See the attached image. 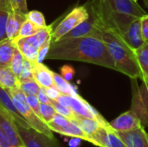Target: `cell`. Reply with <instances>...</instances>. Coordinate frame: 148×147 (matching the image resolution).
Instances as JSON below:
<instances>
[{"label":"cell","mask_w":148,"mask_h":147,"mask_svg":"<svg viewBox=\"0 0 148 147\" xmlns=\"http://www.w3.org/2000/svg\"><path fill=\"white\" fill-rule=\"evenodd\" d=\"M46 58L87 62L118 71L105 42L102 39L92 36L62 39L52 42Z\"/></svg>","instance_id":"1"},{"label":"cell","mask_w":148,"mask_h":147,"mask_svg":"<svg viewBox=\"0 0 148 147\" xmlns=\"http://www.w3.org/2000/svg\"><path fill=\"white\" fill-rule=\"evenodd\" d=\"M101 39L105 42L119 72L127 75L131 79L142 78L134 50L124 42L114 29H104Z\"/></svg>","instance_id":"2"},{"label":"cell","mask_w":148,"mask_h":147,"mask_svg":"<svg viewBox=\"0 0 148 147\" xmlns=\"http://www.w3.org/2000/svg\"><path fill=\"white\" fill-rule=\"evenodd\" d=\"M7 92L10 94L13 103L20 114L23 117L32 129L50 138H54L53 133L48 125L33 111V109L28 104L25 94H23L18 88L8 89Z\"/></svg>","instance_id":"3"},{"label":"cell","mask_w":148,"mask_h":147,"mask_svg":"<svg viewBox=\"0 0 148 147\" xmlns=\"http://www.w3.org/2000/svg\"><path fill=\"white\" fill-rule=\"evenodd\" d=\"M53 31V24L41 28L35 35L13 40L16 48L23 54L24 58L36 62L38 51L41 46L51 36Z\"/></svg>","instance_id":"4"},{"label":"cell","mask_w":148,"mask_h":147,"mask_svg":"<svg viewBox=\"0 0 148 147\" xmlns=\"http://www.w3.org/2000/svg\"><path fill=\"white\" fill-rule=\"evenodd\" d=\"M89 17V11L88 6L82 5L75 7L66 16L58 23V25L52 31V42L62 39L67 33L75 29L76 26L86 21Z\"/></svg>","instance_id":"5"},{"label":"cell","mask_w":148,"mask_h":147,"mask_svg":"<svg viewBox=\"0 0 148 147\" xmlns=\"http://www.w3.org/2000/svg\"><path fill=\"white\" fill-rule=\"evenodd\" d=\"M58 103L62 106L69 107L76 115L84 117V118H91L96 119L103 123L108 122L102 115L93 107L86 100H84L81 95L72 96L67 94H61L56 100Z\"/></svg>","instance_id":"6"},{"label":"cell","mask_w":148,"mask_h":147,"mask_svg":"<svg viewBox=\"0 0 148 147\" xmlns=\"http://www.w3.org/2000/svg\"><path fill=\"white\" fill-rule=\"evenodd\" d=\"M132 80L131 110L139 117L142 126H148V91L145 83L138 85L136 79Z\"/></svg>","instance_id":"7"},{"label":"cell","mask_w":148,"mask_h":147,"mask_svg":"<svg viewBox=\"0 0 148 147\" xmlns=\"http://www.w3.org/2000/svg\"><path fill=\"white\" fill-rule=\"evenodd\" d=\"M19 136L25 147H60L55 138H50L32 128L16 123Z\"/></svg>","instance_id":"8"},{"label":"cell","mask_w":148,"mask_h":147,"mask_svg":"<svg viewBox=\"0 0 148 147\" xmlns=\"http://www.w3.org/2000/svg\"><path fill=\"white\" fill-rule=\"evenodd\" d=\"M90 143L98 147H127L118 133L110 127L109 122L99 128L91 138Z\"/></svg>","instance_id":"9"},{"label":"cell","mask_w":148,"mask_h":147,"mask_svg":"<svg viewBox=\"0 0 148 147\" xmlns=\"http://www.w3.org/2000/svg\"><path fill=\"white\" fill-rule=\"evenodd\" d=\"M110 127L116 133H127L142 127L139 117L130 109L109 122Z\"/></svg>","instance_id":"10"},{"label":"cell","mask_w":148,"mask_h":147,"mask_svg":"<svg viewBox=\"0 0 148 147\" xmlns=\"http://www.w3.org/2000/svg\"><path fill=\"white\" fill-rule=\"evenodd\" d=\"M111 10L134 16L135 17L140 18L141 16L147 15V11L141 8V6L134 0H101Z\"/></svg>","instance_id":"11"},{"label":"cell","mask_w":148,"mask_h":147,"mask_svg":"<svg viewBox=\"0 0 148 147\" xmlns=\"http://www.w3.org/2000/svg\"><path fill=\"white\" fill-rule=\"evenodd\" d=\"M0 128L12 147H25L19 136L14 119L2 110H0Z\"/></svg>","instance_id":"12"},{"label":"cell","mask_w":148,"mask_h":147,"mask_svg":"<svg viewBox=\"0 0 148 147\" xmlns=\"http://www.w3.org/2000/svg\"><path fill=\"white\" fill-rule=\"evenodd\" d=\"M121 36L124 40V42L134 50L144 45L146 42L142 35L140 19L136 18L135 20H134L129 27L127 29V30L122 35H121Z\"/></svg>","instance_id":"13"},{"label":"cell","mask_w":148,"mask_h":147,"mask_svg":"<svg viewBox=\"0 0 148 147\" xmlns=\"http://www.w3.org/2000/svg\"><path fill=\"white\" fill-rule=\"evenodd\" d=\"M0 110L10 114L14 119L15 122L19 124L20 126L26 128H31L29 125L27 123V121L23 119V117L20 114L18 110L16 109L10 94L7 92L6 89H3L1 87H0Z\"/></svg>","instance_id":"14"},{"label":"cell","mask_w":148,"mask_h":147,"mask_svg":"<svg viewBox=\"0 0 148 147\" xmlns=\"http://www.w3.org/2000/svg\"><path fill=\"white\" fill-rule=\"evenodd\" d=\"M147 133L144 126L131 132L118 133L127 147H148Z\"/></svg>","instance_id":"15"},{"label":"cell","mask_w":148,"mask_h":147,"mask_svg":"<svg viewBox=\"0 0 148 147\" xmlns=\"http://www.w3.org/2000/svg\"><path fill=\"white\" fill-rule=\"evenodd\" d=\"M26 14L10 10L9 11V16L6 25V34L7 37L10 40H15L19 35V31L24 21L26 20Z\"/></svg>","instance_id":"16"},{"label":"cell","mask_w":148,"mask_h":147,"mask_svg":"<svg viewBox=\"0 0 148 147\" xmlns=\"http://www.w3.org/2000/svg\"><path fill=\"white\" fill-rule=\"evenodd\" d=\"M53 71H51L47 66L44 64L35 62L34 70H33V77L36 81V82L44 88L54 86V78H53Z\"/></svg>","instance_id":"17"},{"label":"cell","mask_w":148,"mask_h":147,"mask_svg":"<svg viewBox=\"0 0 148 147\" xmlns=\"http://www.w3.org/2000/svg\"><path fill=\"white\" fill-rule=\"evenodd\" d=\"M76 124L80 126V128L82 130V132L87 135L88 138V142H91V138L93 135L99 130V128L102 126L108 125V122L103 123L96 119H91V118H84L76 115L75 120H73Z\"/></svg>","instance_id":"18"},{"label":"cell","mask_w":148,"mask_h":147,"mask_svg":"<svg viewBox=\"0 0 148 147\" xmlns=\"http://www.w3.org/2000/svg\"><path fill=\"white\" fill-rule=\"evenodd\" d=\"M19 80L10 66L0 65V87L3 89L18 88Z\"/></svg>","instance_id":"19"},{"label":"cell","mask_w":148,"mask_h":147,"mask_svg":"<svg viewBox=\"0 0 148 147\" xmlns=\"http://www.w3.org/2000/svg\"><path fill=\"white\" fill-rule=\"evenodd\" d=\"M16 49L12 40L6 38L0 41V65L10 66Z\"/></svg>","instance_id":"20"},{"label":"cell","mask_w":148,"mask_h":147,"mask_svg":"<svg viewBox=\"0 0 148 147\" xmlns=\"http://www.w3.org/2000/svg\"><path fill=\"white\" fill-rule=\"evenodd\" d=\"M56 133L63 136H67L70 138H77L88 142V138L87 137V135L82 132L80 126L74 120H70L66 126L57 130Z\"/></svg>","instance_id":"21"},{"label":"cell","mask_w":148,"mask_h":147,"mask_svg":"<svg viewBox=\"0 0 148 147\" xmlns=\"http://www.w3.org/2000/svg\"><path fill=\"white\" fill-rule=\"evenodd\" d=\"M53 78H54V84L58 88V90L62 94L67 95H72V96H78L80 95L77 92V89L69 83L67 80H65L61 75H58L56 73H53Z\"/></svg>","instance_id":"22"},{"label":"cell","mask_w":148,"mask_h":147,"mask_svg":"<svg viewBox=\"0 0 148 147\" xmlns=\"http://www.w3.org/2000/svg\"><path fill=\"white\" fill-rule=\"evenodd\" d=\"M134 53L141 71L142 80L146 77H148V42L140 48L135 49Z\"/></svg>","instance_id":"23"},{"label":"cell","mask_w":148,"mask_h":147,"mask_svg":"<svg viewBox=\"0 0 148 147\" xmlns=\"http://www.w3.org/2000/svg\"><path fill=\"white\" fill-rule=\"evenodd\" d=\"M41 86L36 82V81L33 79L20 81L18 88L26 95H36L41 89Z\"/></svg>","instance_id":"24"},{"label":"cell","mask_w":148,"mask_h":147,"mask_svg":"<svg viewBox=\"0 0 148 147\" xmlns=\"http://www.w3.org/2000/svg\"><path fill=\"white\" fill-rule=\"evenodd\" d=\"M23 60H24V56L23 55V54L17 49H16L14 55L12 56V59L10 61V67L12 69V71L14 72V74L17 76V78L21 73L23 64Z\"/></svg>","instance_id":"25"},{"label":"cell","mask_w":148,"mask_h":147,"mask_svg":"<svg viewBox=\"0 0 148 147\" xmlns=\"http://www.w3.org/2000/svg\"><path fill=\"white\" fill-rule=\"evenodd\" d=\"M40 29H41L40 27L36 26V24H34L33 23H31L30 21L26 19L24 21V23H23L22 27H21V29L19 31V35H18L17 38H24V37H28V36H33Z\"/></svg>","instance_id":"26"},{"label":"cell","mask_w":148,"mask_h":147,"mask_svg":"<svg viewBox=\"0 0 148 147\" xmlns=\"http://www.w3.org/2000/svg\"><path fill=\"white\" fill-rule=\"evenodd\" d=\"M70 120L67 119L66 117L59 114V113H56L55 116L53 117V119L47 124L48 126L50 128V130L52 132H56L57 130L66 126L69 123Z\"/></svg>","instance_id":"27"},{"label":"cell","mask_w":148,"mask_h":147,"mask_svg":"<svg viewBox=\"0 0 148 147\" xmlns=\"http://www.w3.org/2000/svg\"><path fill=\"white\" fill-rule=\"evenodd\" d=\"M34 64L35 62L28 60L27 58H24L23 68L20 73V75L18 76V80L20 81H25L33 79V70H34Z\"/></svg>","instance_id":"28"},{"label":"cell","mask_w":148,"mask_h":147,"mask_svg":"<svg viewBox=\"0 0 148 147\" xmlns=\"http://www.w3.org/2000/svg\"><path fill=\"white\" fill-rule=\"evenodd\" d=\"M40 114H41V119L48 124L55 116L56 113V111L55 107H53L52 104H44V103H40Z\"/></svg>","instance_id":"29"},{"label":"cell","mask_w":148,"mask_h":147,"mask_svg":"<svg viewBox=\"0 0 148 147\" xmlns=\"http://www.w3.org/2000/svg\"><path fill=\"white\" fill-rule=\"evenodd\" d=\"M26 18L30 21L31 23H33L34 24H36V26L42 28L47 26L44 16L42 12L38 11V10H31V11H28L26 13Z\"/></svg>","instance_id":"30"},{"label":"cell","mask_w":148,"mask_h":147,"mask_svg":"<svg viewBox=\"0 0 148 147\" xmlns=\"http://www.w3.org/2000/svg\"><path fill=\"white\" fill-rule=\"evenodd\" d=\"M51 104H52L53 107H55V109H56V111L57 113H59V114H61V115L66 117L67 119H69V120H75L76 114H75L69 107L61 105V104L58 103L56 101H52Z\"/></svg>","instance_id":"31"},{"label":"cell","mask_w":148,"mask_h":147,"mask_svg":"<svg viewBox=\"0 0 148 147\" xmlns=\"http://www.w3.org/2000/svg\"><path fill=\"white\" fill-rule=\"evenodd\" d=\"M51 43H52V36L41 46V48L39 49V51H38V55H37V60H36V62H39V63H42L43 62L44 59H46L47 57V55L49 51V49H50V46H51Z\"/></svg>","instance_id":"32"},{"label":"cell","mask_w":148,"mask_h":147,"mask_svg":"<svg viewBox=\"0 0 148 147\" xmlns=\"http://www.w3.org/2000/svg\"><path fill=\"white\" fill-rule=\"evenodd\" d=\"M9 16V11L0 10V41H3L7 37L6 34V25Z\"/></svg>","instance_id":"33"},{"label":"cell","mask_w":148,"mask_h":147,"mask_svg":"<svg viewBox=\"0 0 148 147\" xmlns=\"http://www.w3.org/2000/svg\"><path fill=\"white\" fill-rule=\"evenodd\" d=\"M10 6H11V10L22 12L25 14L28 12L26 0H10Z\"/></svg>","instance_id":"34"},{"label":"cell","mask_w":148,"mask_h":147,"mask_svg":"<svg viewBox=\"0 0 148 147\" xmlns=\"http://www.w3.org/2000/svg\"><path fill=\"white\" fill-rule=\"evenodd\" d=\"M60 71H61V75L68 81H70L74 78L75 74V68L70 65H63L60 68Z\"/></svg>","instance_id":"35"},{"label":"cell","mask_w":148,"mask_h":147,"mask_svg":"<svg viewBox=\"0 0 148 147\" xmlns=\"http://www.w3.org/2000/svg\"><path fill=\"white\" fill-rule=\"evenodd\" d=\"M26 99H27V102L29 105V107L33 109V111L41 118V114H40V102L37 99L36 95H26Z\"/></svg>","instance_id":"36"},{"label":"cell","mask_w":148,"mask_h":147,"mask_svg":"<svg viewBox=\"0 0 148 147\" xmlns=\"http://www.w3.org/2000/svg\"><path fill=\"white\" fill-rule=\"evenodd\" d=\"M45 91H46L47 95L49 96V98L51 101H56L58 99V97L62 94V93L58 90V88L55 85L45 88Z\"/></svg>","instance_id":"37"},{"label":"cell","mask_w":148,"mask_h":147,"mask_svg":"<svg viewBox=\"0 0 148 147\" xmlns=\"http://www.w3.org/2000/svg\"><path fill=\"white\" fill-rule=\"evenodd\" d=\"M140 24H141V30L144 40L146 42H148V14L141 16L140 18Z\"/></svg>","instance_id":"38"},{"label":"cell","mask_w":148,"mask_h":147,"mask_svg":"<svg viewBox=\"0 0 148 147\" xmlns=\"http://www.w3.org/2000/svg\"><path fill=\"white\" fill-rule=\"evenodd\" d=\"M37 99L39 101L40 103H44V104H51L52 101L49 98V96L46 94L45 88H41V89L39 90L38 94H36Z\"/></svg>","instance_id":"39"},{"label":"cell","mask_w":148,"mask_h":147,"mask_svg":"<svg viewBox=\"0 0 148 147\" xmlns=\"http://www.w3.org/2000/svg\"><path fill=\"white\" fill-rule=\"evenodd\" d=\"M0 10H6L10 11V0H0Z\"/></svg>","instance_id":"40"},{"label":"cell","mask_w":148,"mask_h":147,"mask_svg":"<svg viewBox=\"0 0 148 147\" xmlns=\"http://www.w3.org/2000/svg\"><path fill=\"white\" fill-rule=\"evenodd\" d=\"M142 81H143V82L145 83V85H146V87H147L148 91V77H146V78L142 79Z\"/></svg>","instance_id":"41"},{"label":"cell","mask_w":148,"mask_h":147,"mask_svg":"<svg viewBox=\"0 0 148 147\" xmlns=\"http://www.w3.org/2000/svg\"><path fill=\"white\" fill-rule=\"evenodd\" d=\"M144 2H145V4H146V6H147V7L148 8V0H145Z\"/></svg>","instance_id":"42"},{"label":"cell","mask_w":148,"mask_h":147,"mask_svg":"<svg viewBox=\"0 0 148 147\" xmlns=\"http://www.w3.org/2000/svg\"><path fill=\"white\" fill-rule=\"evenodd\" d=\"M147 135H148V133H147Z\"/></svg>","instance_id":"43"}]
</instances>
